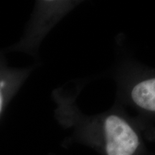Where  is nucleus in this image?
I'll use <instances>...</instances> for the list:
<instances>
[{
    "label": "nucleus",
    "mask_w": 155,
    "mask_h": 155,
    "mask_svg": "<svg viewBox=\"0 0 155 155\" xmlns=\"http://www.w3.org/2000/svg\"><path fill=\"white\" fill-rule=\"evenodd\" d=\"M25 72L9 67L0 56V116L18 90Z\"/></svg>",
    "instance_id": "f03ea898"
},
{
    "label": "nucleus",
    "mask_w": 155,
    "mask_h": 155,
    "mask_svg": "<svg viewBox=\"0 0 155 155\" xmlns=\"http://www.w3.org/2000/svg\"><path fill=\"white\" fill-rule=\"evenodd\" d=\"M133 102L142 109L155 112V78L141 81L131 91Z\"/></svg>",
    "instance_id": "7ed1b4c3"
},
{
    "label": "nucleus",
    "mask_w": 155,
    "mask_h": 155,
    "mask_svg": "<svg viewBox=\"0 0 155 155\" xmlns=\"http://www.w3.org/2000/svg\"><path fill=\"white\" fill-rule=\"evenodd\" d=\"M101 139L106 155H136L141 141L135 129L124 119L110 115L101 128Z\"/></svg>",
    "instance_id": "f257e3e1"
}]
</instances>
